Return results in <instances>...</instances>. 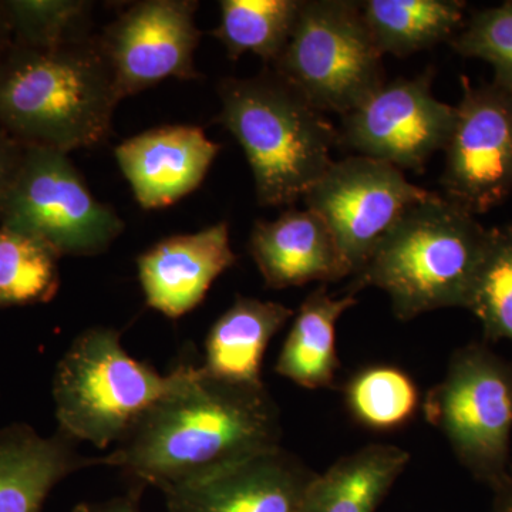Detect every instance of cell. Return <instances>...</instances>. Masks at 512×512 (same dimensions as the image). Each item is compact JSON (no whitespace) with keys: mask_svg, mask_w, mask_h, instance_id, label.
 I'll use <instances>...</instances> for the list:
<instances>
[{"mask_svg":"<svg viewBox=\"0 0 512 512\" xmlns=\"http://www.w3.org/2000/svg\"><path fill=\"white\" fill-rule=\"evenodd\" d=\"M461 89L440 183L444 198L476 217L512 192V92L466 76Z\"/></svg>","mask_w":512,"mask_h":512,"instance_id":"cell-10","label":"cell"},{"mask_svg":"<svg viewBox=\"0 0 512 512\" xmlns=\"http://www.w3.org/2000/svg\"><path fill=\"white\" fill-rule=\"evenodd\" d=\"M433 79L434 70L427 69L414 79L384 83L342 116L339 143L356 156L421 173L446 148L456 117L453 106L434 96Z\"/></svg>","mask_w":512,"mask_h":512,"instance_id":"cell-11","label":"cell"},{"mask_svg":"<svg viewBox=\"0 0 512 512\" xmlns=\"http://www.w3.org/2000/svg\"><path fill=\"white\" fill-rule=\"evenodd\" d=\"M454 52L493 67V83L512 92V2L478 10L450 40Z\"/></svg>","mask_w":512,"mask_h":512,"instance_id":"cell-27","label":"cell"},{"mask_svg":"<svg viewBox=\"0 0 512 512\" xmlns=\"http://www.w3.org/2000/svg\"><path fill=\"white\" fill-rule=\"evenodd\" d=\"M409 463L392 444L360 448L316 476L303 512H376Z\"/></svg>","mask_w":512,"mask_h":512,"instance_id":"cell-20","label":"cell"},{"mask_svg":"<svg viewBox=\"0 0 512 512\" xmlns=\"http://www.w3.org/2000/svg\"><path fill=\"white\" fill-rule=\"evenodd\" d=\"M13 45L50 49L92 36L94 3L84 0H2Z\"/></svg>","mask_w":512,"mask_h":512,"instance_id":"cell-26","label":"cell"},{"mask_svg":"<svg viewBox=\"0 0 512 512\" xmlns=\"http://www.w3.org/2000/svg\"><path fill=\"white\" fill-rule=\"evenodd\" d=\"M12 46V29H10V23L8 15H6L5 6H3L2 0H0V62L5 59V56L8 55L10 47Z\"/></svg>","mask_w":512,"mask_h":512,"instance_id":"cell-31","label":"cell"},{"mask_svg":"<svg viewBox=\"0 0 512 512\" xmlns=\"http://www.w3.org/2000/svg\"><path fill=\"white\" fill-rule=\"evenodd\" d=\"M466 309L480 320L487 342L512 343V222L488 229Z\"/></svg>","mask_w":512,"mask_h":512,"instance_id":"cell-25","label":"cell"},{"mask_svg":"<svg viewBox=\"0 0 512 512\" xmlns=\"http://www.w3.org/2000/svg\"><path fill=\"white\" fill-rule=\"evenodd\" d=\"M220 150L200 127L164 126L123 141L114 157L138 205L158 210L197 190Z\"/></svg>","mask_w":512,"mask_h":512,"instance_id":"cell-14","label":"cell"},{"mask_svg":"<svg viewBox=\"0 0 512 512\" xmlns=\"http://www.w3.org/2000/svg\"><path fill=\"white\" fill-rule=\"evenodd\" d=\"M343 396L352 419L377 433L407 426L423 404L413 377L392 365L357 370L343 387Z\"/></svg>","mask_w":512,"mask_h":512,"instance_id":"cell-23","label":"cell"},{"mask_svg":"<svg viewBox=\"0 0 512 512\" xmlns=\"http://www.w3.org/2000/svg\"><path fill=\"white\" fill-rule=\"evenodd\" d=\"M60 256L43 242L0 227V309L52 301Z\"/></svg>","mask_w":512,"mask_h":512,"instance_id":"cell-24","label":"cell"},{"mask_svg":"<svg viewBox=\"0 0 512 512\" xmlns=\"http://www.w3.org/2000/svg\"><path fill=\"white\" fill-rule=\"evenodd\" d=\"M279 409L265 386L215 379L198 367L180 390L147 410L101 466L163 493L281 447Z\"/></svg>","mask_w":512,"mask_h":512,"instance_id":"cell-1","label":"cell"},{"mask_svg":"<svg viewBox=\"0 0 512 512\" xmlns=\"http://www.w3.org/2000/svg\"><path fill=\"white\" fill-rule=\"evenodd\" d=\"M494 512H512V467L507 478L494 488Z\"/></svg>","mask_w":512,"mask_h":512,"instance_id":"cell-30","label":"cell"},{"mask_svg":"<svg viewBox=\"0 0 512 512\" xmlns=\"http://www.w3.org/2000/svg\"><path fill=\"white\" fill-rule=\"evenodd\" d=\"M218 96V121L244 151L264 207L301 200L333 163L339 130L274 70L225 77Z\"/></svg>","mask_w":512,"mask_h":512,"instance_id":"cell-3","label":"cell"},{"mask_svg":"<svg viewBox=\"0 0 512 512\" xmlns=\"http://www.w3.org/2000/svg\"><path fill=\"white\" fill-rule=\"evenodd\" d=\"M318 474L279 447L165 493L168 512H303Z\"/></svg>","mask_w":512,"mask_h":512,"instance_id":"cell-13","label":"cell"},{"mask_svg":"<svg viewBox=\"0 0 512 512\" xmlns=\"http://www.w3.org/2000/svg\"><path fill=\"white\" fill-rule=\"evenodd\" d=\"M292 316V309L282 303L237 295L208 332L202 370L225 382L264 386L266 349Z\"/></svg>","mask_w":512,"mask_h":512,"instance_id":"cell-18","label":"cell"},{"mask_svg":"<svg viewBox=\"0 0 512 512\" xmlns=\"http://www.w3.org/2000/svg\"><path fill=\"white\" fill-rule=\"evenodd\" d=\"M235 264L229 225L218 222L194 234L161 239L138 256L137 271L147 305L178 319L194 311L218 276Z\"/></svg>","mask_w":512,"mask_h":512,"instance_id":"cell-15","label":"cell"},{"mask_svg":"<svg viewBox=\"0 0 512 512\" xmlns=\"http://www.w3.org/2000/svg\"><path fill=\"white\" fill-rule=\"evenodd\" d=\"M198 367L180 365L160 375L121 346L113 328H90L77 336L56 367L53 380L59 431L100 450L117 444L147 410L170 396Z\"/></svg>","mask_w":512,"mask_h":512,"instance_id":"cell-5","label":"cell"},{"mask_svg":"<svg viewBox=\"0 0 512 512\" xmlns=\"http://www.w3.org/2000/svg\"><path fill=\"white\" fill-rule=\"evenodd\" d=\"M357 303L355 293L333 298L320 285L303 301L276 362L275 372L305 389H328L340 363L336 325Z\"/></svg>","mask_w":512,"mask_h":512,"instance_id":"cell-19","label":"cell"},{"mask_svg":"<svg viewBox=\"0 0 512 512\" xmlns=\"http://www.w3.org/2000/svg\"><path fill=\"white\" fill-rule=\"evenodd\" d=\"M141 488H131L128 494L111 498L103 503H82L73 512H140Z\"/></svg>","mask_w":512,"mask_h":512,"instance_id":"cell-29","label":"cell"},{"mask_svg":"<svg viewBox=\"0 0 512 512\" xmlns=\"http://www.w3.org/2000/svg\"><path fill=\"white\" fill-rule=\"evenodd\" d=\"M25 146L0 130V204L8 192L22 161Z\"/></svg>","mask_w":512,"mask_h":512,"instance_id":"cell-28","label":"cell"},{"mask_svg":"<svg viewBox=\"0 0 512 512\" xmlns=\"http://www.w3.org/2000/svg\"><path fill=\"white\" fill-rule=\"evenodd\" d=\"M120 101L96 36L50 49L13 45L0 62V130L22 146L66 154L99 146Z\"/></svg>","mask_w":512,"mask_h":512,"instance_id":"cell-2","label":"cell"},{"mask_svg":"<svg viewBox=\"0 0 512 512\" xmlns=\"http://www.w3.org/2000/svg\"><path fill=\"white\" fill-rule=\"evenodd\" d=\"M101 457L77 453L76 441L57 430L42 437L28 424L0 429V512H43L47 495L60 481Z\"/></svg>","mask_w":512,"mask_h":512,"instance_id":"cell-17","label":"cell"},{"mask_svg":"<svg viewBox=\"0 0 512 512\" xmlns=\"http://www.w3.org/2000/svg\"><path fill=\"white\" fill-rule=\"evenodd\" d=\"M0 227L35 238L62 258L103 254L124 222L94 197L69 154L25 146L0 204Z\"/></svg>","mask_w":512,"mask_h":512,"instance_id":"cell-8","label":"cell"},{"mask_svg":"<svg viewBox=\"0 0 512 512\" xmlns=\"http://www.w3.org/2000/svg\"><path fill=\"white\" fill-rule=\"evenodd\" d=\"M272 70L316 109L340 116L386 83L362 3L352 0H302L291 39Z\"/></svg>","mask_w":512,"mask_h":512,"instance_id":"cell-6","label":"cell"},{"mask_svg":"<svg viewBox=\"0 0 512 512\" xmlns=\"http://www.w3.org/2000/svg\"><path fill=\"white\" fill-rule=\"evenodd\" d=\"M249 252L271 289L349 278L328 225L308 208L282 212L274 221H256Z\"/></svg>","mask_w":512,"mask_h":512,"instance_id":"cell-16","label":"cell"},{"mask_svg":"<svg viewBox=\"0 0 512 512\" xmlns=\"http://www.w3.org/2000/svg\"><path fill=\"white\" fill-rule=\"evenodd\" d=\"M461 0H367L363 18L382 55L406 57L450 42L463 29Z\"/></svg>","mask_w":512,"mask_h":512,"instance_id":"cell-21","label":"cell"},{"mask_svg":"<svg viewBox=\"0 0 512 512\" xmlns=\"http://www.w3.org/2000/svg\"><path fill=\"white\" fill-rule=\"evenodd\" d=\"M487 237L474 215L434 192L384 235L348 292L382 289L400 320L466 308Z\"/></svg>","mask_w":512,"mask_h":512,"instance_id":"cell-4","label":"cell"},{"mask_svg":"<svg viewBox=\"0 0 512 512\" xmlns=\"http://www.w3.org/2000/svg\"><path fill=\"white\" fill-rule=\"evenodd\" d=\"M302 0H222L212 30L231 60L251 53L272 64L291 39Z\"/></svg>","mask_w":512,"mask_h":512,"instance_id":"cell-22","label":"cell"},{"mask_svg":"<svg viewBox=\"0 0 512 512\" xmlns=\"http://www.w3.org/2000/svg\"><path fill=\"white\" fill-rule=\"evenodd\" d=\"M421 407L471 476L491 490L503 483L511 468L512 362L481 343L464 346Z\"/></svg>","mask_w":512,"mask_h":512,"instance_id":"cell-7","label":"cell"},{"mask_svg":"<svg viewBox=\"0 0 512 512\" xmlns=\"http://www.w3.org/2000/svg\"><path fill=\"white\" fill-rule=\"evenodd\" d=\"M198 5L192 0L133 3L97 36L121 100L167 79L200 77L195 67L202 36L195 23Z\"/></svg>","mask_w":512,"mask_h":512,"instance_id":"cell-12","label":"cell"},{"mask_svg":"<svg viewBox=\"0 0 512 512\" xmlns=\"http://www.w3.org/2000/svg\"><path fill=\"white\" fill-rule=\"evenodd\" d=\"M433 194L410 183L399 168L353 154L333 161L302 200L328 225L355 278L404 212Z\"/></svg>","mask_w":512,"mask_h":512,"instance_id":"cell-9","label":"cell"}]
</instances>
